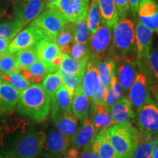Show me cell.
Masks as SVG:
<instances>
[{
    "mask_svg": "<svg viewBox=\"0 0 158 158\" xmlns=\"http://www.w3.org/2000/svg\"><path fill=\"white\" fill-rule=\"evenodd\" d=\"M111 43V28L102 23L89 38L90 57L98 61L110 58Z\"/></svg>",
    "mask_w": 158,
    "mask_h": 158,
    "instance_id": "6",
    "label": "cell"
},
{
    "mask_svg": "<svg viewBox=\"0 0 158 158\" xmlns=\"http://www.w3.org/2000/svg\"><path fill=\"white\" fill-rule=\"evenodd\" d=\"M152 34L153 31L150 29L139 22L137 23L135 29V40L138 62L140 66L147 64L148 56L152 50Z\"/></svg>",
    "mask_w": 158,
    "mask_h": 158,
    "instance_id": "13",
    "label": "cell"
},
{
    "mask_svg": "<svg viewBox=\"0 0 158 158\" xmlns=\"http://www.w3.org/2000/svg\"><path fill=\"white\" fill-rule=\"evenodd\" d=\"M122 94H123V90L118 81L117 77L115 75L110 81L108 93L105 98L103 104L110 108L112 105H114L122 98Z\"/></svg>",
    "mask_w": 158,
    "mask_h": 158,
    "instance_id": "35",
    "label": "cell"
},
{
    "mask_svg": "<svg viewBox=\"0 0 158 158\" xmlns=\"http://www.w3.org/2000/svg\"><path fill=\"white\" fill-rule=\"evenodd\" d=\"M0 158H19V157H12V156H5V155H0Z\"/></svg>",
    "mask_w": 158,
    "mask_h": 158,
    "instance_id": "52",
    "label": "cell"
},
{
    "mask_svg": "<svg viewBox=\"0 0 158 158\" xmlns=\"http://www.w3.org/2000/svg\"><path fill=\"white\" fill-rule=\"evenodd\" d=\"M43 88L51 97V99L54 96L57 90L63 84L62 80L59 74L56 72L51 73L47 75L43 79L42 84Z\"/></svg>",
    "mask_w": 158,
    "mask_h": 158,
    "instance_id": "37",
    "label": "cell"
},
{
    "mask_svg": "<svg viewBox=\"0 0 158 158\" xmlns=\"http://www.w3.org/2000/svg\"><path fill=\"white\" fill-rule=\"evenodd\" d=\"M12 40L10 39H0V54L8 51L9 45Z\"/></svg>",
    "mask_w": 158,
    "mask_h": 158,
    "instance_id": "45",
    "label": "cell"
},
{
    "mask_svg": "<svg viewBox=\"0 0 158 158\" xmlns=\"http://www.w3.org/2000/svg\"><path fill=\"white\" fill-rule=\"evenodd\" d=\"M98 70L101 84L109 86L112 78L115 76L116 61L111 58L100 60L98 63Z\"/></svg>",
    "mask_w": 158,
    "mask_h": 158,
    "instance_id": "29",
    "label": "cell"
},
{
    "mask_svg": "<svg viewBox=\"0 0 158 158\" xmlns=\"http://www.w3.org/2000/svg\"><path fill=\"white\" fill-rule=\"evenodd\" d=\"M147 63L149 70L155 78L158 80V50H151Z\"/></svg>",
    "mask_w": 158,
    "mask_h": 158,
    "instance_id": "41",
    "label": "cell"
},
{
    "mask_svg": "<svg viewBox=\"0 0 158 158\" xmlns=\"http://www.w3.org/2000/svg\"><path fill=\"white\" fill-rule=\"evenodd\" d=\"M6 3V0H0V12H3L2 10V7H4Z\"/></svg>",
    "mask_w": 158,
    "mask_h": 158,
    "instance_id": "50",
    "label": "cell"
},
{
    "mask_svg": "<svg viewBox=\"0 0 158 158\" xmlns=\"http://www.w3.org/2000/svg\"><path fill=\"white\" fill-rule=\"evenodd\" d=\"M89 98L84 94L81 89L77 90L73 94L72 105H71V110L74 116L83 122L89 116Z\"/></svg>",
    "mask_w": 158,
    "mask_h": 158,
    "instance_id": "25",
    "label": "cell"
},
{
    "mask_svg": "<svg viewBox=\"0 0 158 158\" xmlns=\"http://www.w3.org/2000/svg\"><path fill=\"white\" fill-rule=\"evenodd\" d=\"M46 134L28 129L21 134L1 155L19 158H37L42 155Z\"/></svg>",
    "mask_w": 158,
    "mask_h": 158,
    "instance_id": "2",
    "label": "cell"
},
{
    "mask_svg": "<svg viewBox=\"0 0 158 158\" xmlns=\"http://www.w3.org/2000/svg\"><path fill=\"white\" fill-rule=\"evenodd\" d=\"M23 27L24 24L15 16L7 14L5 11L0 12V39L13 40Z\"/></svg>",
    "mask_w": 158,
    "mask_h": 158,
    "instance_id": "21",
    "label": "cell"
},
{
    "mask_svg": "<svg viewBox=\"0 0 158 158\" xmlns=\"http://www.w3.org/2000/svg\"><path fill=\"white\" fill-rule=\"evenodd\" d=\"M152 158H158V137L157 138V143H156L155 150L153 152L152 157Z\"/></svg>",
    "mask_w": 158,
    "mask_h": 158,
    "instance_id": "49",
    "label": "cell"
},
{
    "mask_svg": "<svg viewBox=\"0 0 158 158\" xmlns=\"http://www.w3.org/2000/svg\"><path fill=\"white\" fill-rule=\"evenodd\" d=\"M2 81H3V80H2V78L1 75H0V84H1L2 83Z\"/></svg>",
    "mask_w": 158,
    "mask_h": 158,
    "instance_id": "53",
    "label": "cell"
},
{
    "mask_svg": "<svg viewBox=\"0 0 158 158\" xmlns=\"http://www.w3.org/2000/svg\"><path fill=\"white\" fill-rule=\"evenodd\" d=\"M117 10L118 19L126 18L130 10L129 0H113Z\"/></svg>",
    "mask_w": 158,
    "mask_h": 158,
    "instance_id": "42",
    "label": "cell"
},
{
    "mask_svg": "<svg viewBox=\"0 0 158 158\" xmlns=\"http://www.w3.org/2000/svg\"><path fill=\"white\" fill-rule=\"evenodd\" d=\"M57 73L59 74L62 78L63 84H64L69 89L71 93L73 94L75 92L81 89L82 77L79 75H74L68 73L61 69L57 70Z\"/></svg>",
    "mask_w": 158,
    "mask_h": 158,
    "instance_id": "39",
    "label": "cell"
},
{
    "mask_svg": "<svg viewBox=\"0 0 158 158\" xmlns=\"http://www.w3.org/2000/svg\"><path fill=\"white\" fill-rule=\"evenodd\" d=\"M89 30L86 18L79 20L74 24V41L76 43L88 45L89 40Z\"/></svg>",
    "mask_w": 158,
    "mask_h": 158,
    "instance_id": "36",
    "label": "cell"
},
{
    "mask_svg": "<svg viewBox=\"0 0 158 158\" xmlns=\"http://www.w3.org/2000/svg\"><path fill=\"white\" fill-rule=\"evenodd\" d=\"M108 87H109V86L101 84L99 89L94 92L91 98L92 102L93 103H103L106 94L108 93Z\"/></svg>",
    "mask_w": 158,
    "mask_h": 158,
    "instance_id": "43",
    "label": "cell"
},
{
    "mask_svg": "<svg viewBox=\"0 0 158 158\" xmlns=\"http://www.w3.org/2000/svg\"><path fill=\"white\" fill-rule=\"evenodd\" d=\"M15 16L23 24L34 21L46 6L45 0H13Z\"/></svg>",
    "mask_w": 158,
    "mask_h": 158,
    "instance_id": "9",
    "label": "cell"
},
{
    "mask_svg": "<svg viewBox=\"0 0 158 158\" xmlns=\"http://www.w3.org/2000/svg\"><path fill=\"white\" fill-rule=\"evenodd\" d=\"M45 36L40 29L30 23L27 28L21 30L12 40L10 43L8 51L15 53L22 49L36 45Z\"/></svg>",
    "mask_w": 158,
    "mask_h": 158,
    "instance_id": "11",
    "label": "cell"
},
{
    "mask_svg": "<svg viewBox=\"0 0 158 158\" xmlns=\"http://www.w3.org/2000/svg\"><path fill=\"white\" fill-rule=\"evenodd\" d=\"M110 58L116 59L127 56L135 47V26L129 19H119L113 27Z\"/></svg>",
    "mask_w": 158,
    "mask_h": 158,
    "instance_id": "3",
    "label": "cell"
},
{
    "mask_svg": "<svg viewBox=\"0 0 158 158\" xmlns=\"http://www.w3.org/2000/svg\"><path fill=\"white\" fill-rule=\"evenodd\" d=\"M89 0H57L46 5V7L56 8L68 22L75 23L87 16Z\"/></svg>",
    "mask_w": 158,
    "mask_h": 158,
    "instance_id": "7",
    "label": "cell"
},
{
    "mask_svg": "<svg viewBox=\"0 0 158 158\" xmlns=\"http://www.w3.org/2000/svg\"><path fill=\"white\" fill-rule=\"evenodd\" d=\"M132 104L127 98H121L110 107L114 124H132L135 118Z\"/></svg>",
    "mask_w": 158,
    "mask_h": 158,
    "instance_id": "17",
    "label": "cell"
},
{
    "mask_svg": "<svg viewBox=\"0 0 158 158\" xmlns=\"http://www.w3.org/2000/svg\"><path fill=\"white\" fill-rule=\"evenodd\" d=\"M91 158H101L99 155L98 150L97 149V147L92 143V148H91Z\"/></svg>",
    "mask_w": 158,
    "mask_h": 158,
    "instance_id": "48",
    "label": "cell"
},
{
    "mask_svg": "<svg viewBox=\"0 0 158 158\" xmlns=\"http://www.w3.org/2000/svg\"><path fill=\"white\" fill-rule=\"evenodd\" d=\"M107 130L116 158H130L138 143V130L133 124H114Z\"/></svg>",
    "mask_w": 158,
    "mask_h": 158,
    "instance_id": "4",
    "label": "cell"
},
{
    "mask_svg": "<svg viewBox=\"0 0 158 158\" xmlns=\"http://www.w3.org/2000/svg\"><path fill=\"white\" fill-rule=\"evenodd\" d=\"M128 100L132 106L137 108V110L147 102L152 101L149 81L144 73L139 72L136 74L129 89Z\"/></svg>",
    "mask_w": 158,
    "mask_h": 158,
    "instance_id": "10",
    "label": "cell"
},
{
    "mask_svg": "<svg viewBox=\"0 0 158 158\" xmlns=\"http://www.w3.org/2000/svg\"><path fill=\"white\" fill-rule=\"evenodd\" d=\"M72 100L73 94L64 84H62L57 90L54 96L51 98V110H56L62 112L72 111Z\"/></svg>",
    "mask_w": 158,
    "mask_h": 158,
    "instance_id": "24",
    "label": "cell"
},
{
    "mask_svg": "<svg viewBox=\"0 0 158 158\" xmlns=\"http://www.w3.org/2000/svg\"><path fill=\"white\" fill-rule=\"evenodd\" d=\"M62 158H81L80 152H79L78 149L76 148H69L68 151L62 156Z\"/></svg>",
    "mask_w": 158,
    "mask_h": 158,
    "instance_id": "44",
    "label": "cell"
},
{
    "mask_svg": "<svg viewBox=\"0 0 158 158\" xmlns=\"http://www.w3.org/2000/svg\"><path fill=\"white\" fill-rule=\"evenodd\" d=\"M100 9L102 23L113 28L118 22V15L113 0H97Z\"/></svg>",
    "mask_w": 158,
    "mask_h": 158,
    "instance_id": "27",
    "label": "cell"
},
{
    "mask_svg": "<svg viewBox=\"0 0 158 158\" xmlns=\"http://www.w3.org/2000/svg\"><path fill=\"white\" fill-rule=\"evenodd\" d=\"M91 119L97 133L100 130L108 129L114 124L110 114V108L103 103H93Z\"/></svg>",
    "mask_w": 158,
    "mask_h": 158,
    "instance_id": "23",
    "label": "cell"
},
{
    "mask_svg": "<svg viewBox=\"0 0 158 158\" xmlns=\"http://www.w3.org/2000/svg\"><path fill=\"white\" fill-rule=\"evenodd\" d=\"M141 0H129L130 9L131 10L132 13L135 14L138 10V7H139V3Z\"/></svg>",
    "mask_w": 158,
    "mask_h": 158,
    "instance_id": "47",
    "label": "cell"
},
{
    "mask_svg": "<svg viewBox=\"0 0 158 158\" xmlns=\"http://www.w3.org/2000/svg\"><path fill=\"white\" fill-rule=\"evenodd\" d=\"M20 92L3 81L0 84V115L10 113L17 107Z\"/></svg>",
    "mask_w": 158,
    "mask_h": 158,
    "instance_id": "19",
    "label": "cell"
},
{
    "mask_svg": "<svg viewBox=\"0 0 158 158\" xmlns=\"http://www.w3.org/2000/svg\"><path fill=\"white\" fill-rule=\"evenodd\" d=\"M157 34H158V31H157Z\"/></svg>",
    "mask_w": 158,
    "mask_h": 158,
    "instance_id": "54",
    "label": "cell"
},
{
    "mask_svg": "<svg viewBox=\"0 0 158 158\" xmlns=\"http://www.w3.org/2000/svg\"><path fill=\"white\" fill-rule=\"evenodd\" d=\"M87 25L91 34H93L98 30L101 23V15L97 0H91L90 7L87 13Z\"/></svg>",
    "mask_w": 158,
    "mask_h": 158,
    "instance_id": "34",
    "label": "cell"
},
{
    "mask_svg": "<svg viewBox=\"0 0 158 158\" xmlns=\"http://www.w3.org/2000/svg\"><path fill=\"white\" fill-rule=\"evenodd\" d=\"M36 49L37 59L46 64L50 71L51 62L57 56L63 54L56 43L47 37L42 39L37 43Z\"/></svg>",
    "mask_w": 158,
    "mask_h": 158,
    "instance_id": "20",
    "label": "cell"
},
{
    "mask_svg": "<svg viewBox=\"0 0 158 158\" xmlns=\"http://www.w3.org/2000/svg\"><path fill=\"white\" fill-rule=\"evenodd\" d=\"M81 122V127L71 139V143L73 146V147L77 149L84 148L86 144L91 143L97 133L91 118H89L88 116Z\"/></svg>",
    "mask_w": 158,
    "mask_h": 158,
    "instance_id": "22",
    "label": "cell"
},
{
    "mask_svg": "<svg viewBox=\"0 0 158 158\" xmlns=\"http://www.w3.org/2000/svg\"><path fill=\"white\" fill-rule=\"evenodd\" d=\"M51 99L41 84H31L20 92L19 114L36 122H43L51 113Z\"/></svg>",
    "mask_w": 158,
    "mask_h": 158,
    "instance_id": "1",
    "label": "cell"
},
{
    "mask_svg": "<svg viewBox=\"0 0 158 158\" xmlns=\"http://www.w3.org/2000/svg\"><path fill=\"white\" fill-rule=\"evenodd\" d=\"M92 143L97 147L101 158H116L115 151L109 141L107 129L100 130L94 136Z\"/></svg>",
    "mask_w": 158,
    "mask_h": 158,
    "instance_id": "26",
    "label": "cell"
},
{
    "mask_svg": "<svg viewBox=\"0 0 158 158\" xmlns=\"http://www.w3.org/2000/svg\"><path fill=\"white\" fill-rule=\"evenodd\" d=\"M138 130L147 135L158 136V106L153 101L144 105L138 110Z\"/></svg>",
    "mask_w": 158,
    "mask_h": 158,
    "instance_id": "8",
    "label": "cell"
},
{
    "mask_svg": "<svg viewBox=\"0 0 158 158\" xmlns=\"http://www.w3.org/2000/svg\"><path fill=\"white\" fill-rule=\"evenodd\" d=\"M68 23L56 8L47 7L31 23L40 29L45 37L55 42L57 35Z\"/></svg>",
    "mask_w": 158,
    "mask_h": 158,
    "instance_id": "5",
    "label": "cell"
},
{
    "mask_svg": "<svg viewBox=\"0 0 158 158\" xmlns=\"http://www.w3.org/2000/svg\"><path fill=\"white\" fill-rule=\"evenodd\" d=\"M51 118L57 130L70 139L74 137L78 130V122L72 111L51 110Z\"/></svg>",
    "mask_w": 158,
    "mask_h": 158,
    "instance_id": "14",
    "label": "cell"
},
{
    "mask_svg": "<svg viewBox=\"0 0 158 158\" xmlns=\"http://www.w3.org/2000/svg\"><path fill=\"white\" fill-rule=\"evenodd\" d=\"M18 68H27L37 59L36 45L15 53Z\"/></svg>",
    "mask_w": 158,
    "mask_h": 158,
    "instance_id": "32",
    "label": "cell"
},
{
    "mask_svg": "<svg viewBox=\"0 0 158 158\" xmlns=\"http://www.w3.org/2000/svg\"><path fill=\"white\" fill-rule=\"evenodd\" d=\"M116 62H118L117 67L118 81L121 85L123 92L127 93L136 76L135 64L130 59L128 56L116 59Z\"/></svg>",
    "mask_w": 158,
    "mask_h": 158,
    "instance_id": "18",
    "label": "cell"
},
{
    "mask_svg": "<svg viewBox=\"0 0 158 158\" xmlns=\"http://www.w3.org/2000/svg\"><path fill=\"white\" fill-rule=\"evenodd\" d=\"M91 148H92V142L86 144L83 148V150L80 155L81 158H91Z\"/></svg>",
    "mask_w": 158,
    "mask_h": 158,
    "instance_id": "46",
    "label": "cell"
},
{
    "mask_svg": "<svg viewBox=\"0 0 158 158\" xmlns=\"http://www.w3.org/2000/svg\"><path fill=\"white\" fill-rule=\"evenodd\" d=\"M138 22L152 31H158V4L154 0H141Z\"/></svg>",
    "mask_w": 158,
    "mask_h": 158,
    "instance_id": "16",
    "label": "cell"
},
{
    "mask_svg": "<svg viewBox=\"0 0 158 158\" xmlns=\"http://www.w3.org/2000/svg\"><path fill=\"white\" fill-rule=\"evenodd\" d=\"M75 23L68 22L57 35L55 43L59 47L62 54H69L74 41Z\"/></svg>",
    "mask_w": 158,
    "mask_h": 158,
    "instance_id": "28",
    "label": "cell"
},
{
    "mask_svg": "<svg viewBox=\"0 0 158 158\" xmlns=\"http://www.w3.org/2000/svg\"><path fill=\"white\" fill-rule=\"evenodd\" d=\"M4 81L8 83L13 87L19 92H22L25 89L31 84L30 82L23 76L19 70L7 74H0Z\"/></svg>",
    "mask_w": 158,
    "mask_h": 158,
    "instance_id": "33",
    "label": "cell"
},
{
    "mask_svg": "<svg viewBox=\"0 0 158 158\" xmlns=\"http://www.w3.org/2000/svg\"><path fill=\"white\" fill-rule=\"evenodd\" d=\"M88 62L78 61L73 58L68 54H62V60L59 69L68 73L84 76L85 69Z\"/></svg>",
    "mask_w": 158,
    "mask_h": 158,
    "instance_id": "30",
    "label": "cell"
},
{
    "mask_svg": "<svg viewBox=\"0 0 158 158\" xmlns=\"http://www.w3.org/2000/svg\"><path fill=\"white\" fill-rule=\"evenodd\" d=\"M98 62L97 59L90 57L82 77L81 90L89 99H91L92 94L99 89L102 84L98 74Z\"/></svg>",
    "mask_w": 158,
    "mask_h": 158,
    "instance_id": "15",
    "label": "cell"
},
{
    "mask_svg": "<svg viewBox=\"0 0 158 158\" xmlns=\"http://www.w3.org/2000/svg\"><path fill=\"white\" fill-rule=\"evenodd\" d=\"M57 0H45L46 2V5H48V4H52L56 2Z\"/></svg>",
    "mask_w": 158,
    "mask_h": 158,
    "instance_id": "51",
    "label": "cell"
},
{
    "mask_svg": "<svg viewBox=\"0 0 158 158\" xmlns=\"http://www.w3.org/2000/svg\"><path fill=\"white\" fill-rule=\"evenodd\" d=\"M158 137V136H157ZM152 137L138 142L134 148L130 158H152L155 150L157 138Z\"/></svg>",
    "mask_w": 158,
    "mask_h": 158,
    "instance_id": "31",
    "label": "cell"
},
{
    "mask_svg": "<svg viewBox=\"0 0 158 158\" xmlns=\"http://www.w3.org/2000/svg\"><path fill=\"white\" fill-rule=\"evenodd\" d=\"M68 54L78 61L89 62L90 58L89 45H83L75 43Z\"/></svg>",
    "mask_w": 158,
    "mask_h": 158,
    "instance_id": "40",
    "label": "cell"
},
{
    "mask_svg": "<svg viewBox=\"0 0 158 158\" xmlns=\"http://www.w3.org/2000/svg\"><path fill=\"white\" fill-rule=\"evenodd\" d=\"M71 139L57 130H52L46 135L43 154L47 158H59L68 151Z\"/></svg>",
    "mask_w": 158,
    "mask_h": 158,
    "instance_id": "12",
    "label": "cell"
},
{
    "mask_svg": "<svg viewBox=\"0 0 158 158\" xmlns=\"http://www.w3.org/2000/svg\"><path fill=\"white\" fill-rule=\"evenodd\" d=\"M19 70L15 53L7 52L0 54V74H7Z\"/></svg>",
    "mask_w": 158,
    "mask_h": 158,
    "instance_id": "38",
    "label": "cell"
}]
</instances>
